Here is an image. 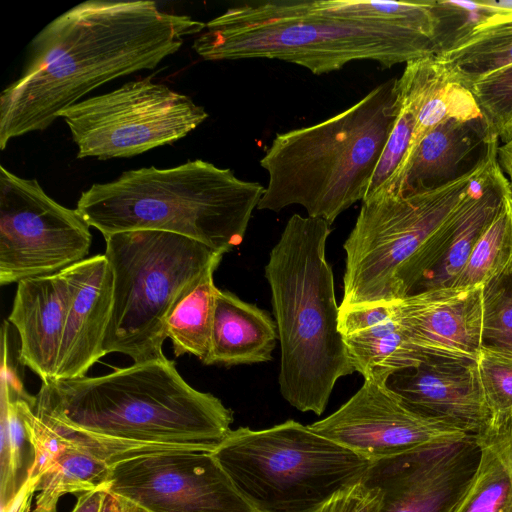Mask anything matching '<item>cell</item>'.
Segmentation results:
<instances>
[{
	"mask_svg": "<svg viewBox=\"0 0 512 512\" xmlns=\"http://www.w3.org/2000/svg\"><path fill=\"white\" fill-rule=\"evenodd\" d=\"M490 131L503 143L512 138V64L469 87Z\"/></svg>",
	"mask_w": 512,
	"mask_h": 512,
	"instance_id": "obj_29",
	"label": "cell"
},
{
	"mask_svg": "<svg viewBox=\"0 0 512 512\" xmlns=\"http://www.w3.org/2000/svg\"><path fill=\"white\" fill-rule=\"evenodd\" d=\"M64 270L69 297L54 380L86 376L106 355L103 345L113 303V275L104 254Z\"/></svg>",
	"mask_w": 512,
	"mask_h": 512,
	"instance_id": "obj_17",
	"label": "cell"
},
{
	"mask_svg": "<svg viewBox=\"0 0 512 512\" xmlns=\"http://www.w3.org/2000/svg\"><path fill=\"white\" fill-rule=\"evenodd\" d=\"M107 494L108 486L82 493L72 512H102Z\"/></svg>",
	"mask_w": 512,
	"mask_h": 512,
	"instance_id": "obj_35",
	"label": "cell"
},
{
	"mask_svg": "<svg viewBox=\"0 0 512 512\" xmlns=\"http://www.w3.org/2000/svg\"><path fill=\"white\" fill-rule=\"evenodd\" d=\"M213 455L253 512H316L372 463L291 419L231 430Z\"/></svg>",
	"mask_w": 512,
	"mask_h": 512,
	"instance_id": "obj_8",
	"label": "cell"
},
{
	"mask_svg": "<svg viewBox=\"0 0 512 512\" xmlns=\"http://www.w3.org/2000/svg\"><path fill=\"white\" fill-rule=\"evenodd\" d=\"M265 186L196 159L144 167L83 191L76 210L103 237L138 230L174 233L224 254L239 246Z\"/></svg>",
	"mask_w": 512,
	"mask_h": 512,
	"instance_id": "obj_5",
	"label": "cell"
},
{
	"mask_svg": "<svg viewBox=\"0 0 512 512\" xmlns=\"http://www.w3.org/2000/svg\"><path fill=\"white\" fill-rule=\"evenodd\" d=\"M130 506L108 491L102 512H128Z\"/></svg>",
	"mask_w": 512,
	"mask_h": 512,
	"instance_id": "obj_38",
	"label": "cell"
},
{
	"mask_svg": "<svg viewBox=\"0 0 512 512\" xmlns=\"http://www.w3.org/2000/svg\"><path fill=\"white\" fill-rule=\"evenodd\" d=\"M90 226L46 194L36 179L0 166V284L60 272L86 259Z\"/></svg>",
	"mask_w": 512,
	"mask_h": 512,
	"instance_id": "obj_11",
	"label": "cell"
},
{
	"mask_svg": "<svg viewBox=\"0 0 512 512\" xmlns=\"http://www.w3.org/2000/svg\"><path fill=\"white\" fill-rule=\"evenodd\" d=\"M396 94L397 103L409 107L416 120L406 159L421 139L441 122L482 116L470 90L436 55L407 62L402 75L396 79Z\"/></svg>",
	"mask_w": 512,
	"mask_h": 512,
	"instance_id": "obj_21",
	"label": "cell"
},
{
	"mask_svg": "<svg viewBox=\"0 0 512 512\" xmlns=\"http://www.w3.org/2000/svg\"><path fill=\"white\" fill-rule=\"evenodd\" d=\"M480 165L436 189L407 194L378 190L361 201L343 245L340 308L393 302L427 278L446 251L454 208Z\"/></svg>",
	"mask_w": 512,
	"mask_h": 512,
	"instance_id": "obj_7",
	"label": "cell"
},
{
	"mask_svg": "<svg viewBox=\"0 0 512 512\" xmlns=\"http://www.w3.org/2000/svg\"><path fill=\"white\" fill-rule=\"evenodd\" d=\"M507 11L493 0H433L435 55L447 52L477 27Z\"/></svg>",
	"mask_w": 512,
	"mask_h": 512,
	"instance_id": "obj_28",
	"label": "cell"
},
{
	"mask_svg": "<svg viewBox=\"0 0 512 512\" xmlns=\"http://www.w3.org/2000/svg\"><path fill=\"white\" fill-rule=\"evenodd\" d=\"M498 161L507 176L510 194L512 197V138L498 148Z\"/></svg>",
	"mask_w": 512,
	"mask_h": 512,
	"instance_id": "obj_37",
	"label": "cell"
},
{
	"mask_svg": "<svg viewBox=\"0 0 512 512\" xmlns=\"http://www.w3.org/2000/svg\"><path fill=\"white\" fill-rule=\"evenodd\" d=\"M128 512H143V511H141V510H139V509H135V508H133V507H131V506H130V509H129V511H128Z\"/></svg>",
	"mask_w": 512,
	"mask_h": 512,
	"instance_id": "obj_39",
	"label": "cell"
},
{
	"mask_svg": "<svg viewBox=\"0 0 512 512\" xmlns=\"http://www.w3.org/2000/svg\"><path fill=\"white\" fill-rule=\"evenodd\" d=\"M278 339L276 323L265 310L229 291L217 290L211 348L205 365L268 362Z\"/></svg>",
	"mask_w": 512,
	"mask_h": 512,
	"instance_id": "obj_22",
	"label": "cell"
},
{
	"mask_svg": "<svg viewBox=\"0 0 512 512\" xmlns=\"http://www.w3.org/2000/svg\"><path fill=\"white\" fill-rule=\"evenodd\" d=\"M330 226L292 215L265 266L281 347L280 392L297 410L316 415L325 411L337 380L355 372L326 259Z\"/></svg>",
	"mask_w": 512,
	"mask_h": 512,
	"instance_id": "obj_4",
	"label": "cell"
},
{
	"mask_svg": "<svg viewBox=\"0 0 512 512\" xmlns=\"http://www.w3.org/2000/svg\"><path fill=\"white\" fill-rule=\"evenodd\" d=\"M37 482L38 480L27 479L2 512H31V503L36 493Z\"/></svg>",
	"mask_w": 512,
	"mask_h": 512,
	"instance_id": "obj_36",
	"label": "cell"
},
{
	"mask_svg": "<svg viewBox=\"0 0 512 512\" xmlns=\"http://www.w3.org/2000/svg\"><path fill=\"white\" fill-rule=\"evenodd\" d=\"M436 56L468 89L483 77L511 65L512 11L482 24L450 50Z\"/></svg>",
	"mask_w": 512,
	"mask_h": 512,
	"instance_id": "obj_23",
	"label": "cell"
},
{
	"mask_svg": "<svg viewBox=\"0 0 512 512\" xmlns=\"http://www.w3.org/2000/svg\"><path fill=\"white\" fill-rule=\"evenodd\" d=\"M397 115L392 78L322 122L277 133L260 159L268 184L257 208L300 205L331 225L365 197Z\"/></svg>",
	"mask_w": 512,
	"mask_h": 512,
	"instance_id": "obj_6",
	"label": "cell"
},
{
	"mask_svg": "<svg viewBox=\"0 0 512 512\" xmlns=\"http://www.w3.org/2000/svg\"><path fill=\"white\" fill-rule=\"evenodd\" d=\"M483 286L427 289L392 302L410 343L425 357L477 362Z\"/></svg>",
	"mask_w": 512,
	"mask_h": 512,
	"instance_id": "obj_15",
	"label": "cell"
},
{
	"mask_svg": "<svg viewBox=\"0 0 512 512\" xmlns=\"http://www.w3.org/2000/svg\"><path fill=\"white\" fill-rule=\"evenodd\" d=\"M476 363L493 423L501 421L512 414V351L482 346Z\"/></svg>",
	"mask_w": 512,
	"mask_h": 512,
	"instance_id": "obj_30",
	"label": "cell"
},
{
	"mask_svg": "<svg viewBox=\"0 0 512 512\" xmlns=\"http://www.w3.org/2000/svg\"><path fill=\"white\" fill-rule=\"evenodd\" d=\"M35 397L41 420L111 467L155 453L213 452L233 422L231 409L190 386L166 357L45 382Z\"/></svg>",
	"mask_w": 512,
	"mask_h": 512,
	"instance_id": "obj_2",
	"label": "cell"
},
{
	"mask_svg": "<svg viewBox=\"0 0 512 512\" xmlns=\"http://www.w3.org/2000/svg\"><path fill=\"white\" fill-rule=\"evenodd\" d=\"M112 467L89 451L69 443L38 479L33 512H56L59 499L108 486Z\"/></svg>",
	"mask_w": 512,
	"mask_h": 512,
	"instance_id": "obj_26",
	"label": "cell"
},
{
	"mask_svg": "<svg viewBox=\"0 0 512 512\" xmlns=\"http://www.w3.org/2000/svg\"><path fill=\"white\" fill-rule=\"evenodd\" d=\"M482 346L512 351V272L483 286Z\"/></svg>",
	"mask_w": 512,
	"mask_h": 512,
	"instance_id": "obj_31",
	"label": "cell"
},
{
	"mask_svg": "<svg viewBox=\"0 0 512 512\" xmlns=\"http://www.w3.org/2000/svg\"><path fill=\"white\" fill-rule=\"evenodd\" d=\"M221 260L206 269L168 316L166 337L172 342L175 357L192 354L204 364L208 359L218 290L214 284V272Z\"/></svg>",
	"mask_w": 512,
	"mask_h": 512,
	"instance_id": "obj_24",
	"label": "cell"
},
{
	"mask_svg": "<svg viewBox=\"0 0 512 512\" xmlns=\"http://www.w3.org/2000/svg\"><path fill=\"white\" fill-rule=\"evenodd\" d=\"M206 23L164 12L152 1L90 0L45 26L32 40L20 76L0 94V149L49 127L97 87L151 70Z\"/></svg>",
	"mask_w": 512,
	"mask_h": 512,
	"instance_id": "obj_1",
	"label": "cell"
},
{
	"mask_svg": "<svg viewBox=\"0 0 512 512\" xmlns=\"http://www.w3.org/2000/svg\"><path fill=\"white\" fill-rule=\"evenodd\" d=\"M339 331L354 370L363 378H390L426 358L408 340L392 302L340 308Z\"/></svg>",
	"mask_w": 512,
	"mask_h": 512,
	"instance_id": "obj_20",
	"label": "cell"
},
{
	"mask_svg": "<svg viewBox=\"0 0 512 512\" xmlns=\"http://www.w3.org/2000/svg\"><path fill=\"white\" fill-rule=\"evenodd\" d=\"M414 412L479 436L493 423L476 362L426 357L387 382Z\"/></svg>",
	"mask_w": 512,
	"mask_h": 512,
	"instance_id": "obj_16",
	"label": "cell"
},
{
	"mask_svg": "<svg viewBox=\"0 0 512 512\" xmlns=\"http://www.w3.org/2000/svg\"><path fill=\"white\" fill-rule=\"evenodd\" d=\"M65 270L17 283L8 321L16 328L19 361L42 383L56 376L68 305Z\"/></svg>",
	"mask_w": 512,
	"mask_h": 512,
	"instance_id": "obj_19",
	"label": "cell"
},
{
	"mask_svg": "<svg viewBox=\"0 0 512 512\" xmlns=\"http://www.w3.org/2000/svg\"><path fill=\"white\" fill-rule=\"evenodd\" d=\"M36 397L22 398L21 408L34 459L27 479L38 480L59 458L69 443L41 420L34 411Z\"/></svg>",
	"mask_w": 512,
	"mask_h": 512,
	"instance_id": "obj_33",
	"label": "cell"
},
{
	"mask_svg": "<svg viewBox=\"0 0 512 512\" xmlns=\"http://www.w3.org/2000/svg\"><path fill=\"white\" fill-rule=\"evenodd\" d=\"M64 119L77 158H127L171 144L196 129L208 113L190 97L142 78L66 108Z\"/></svg>",
	"mask_w": 512,
	"mask_h": 512,
	"instance_id": "obj_10",
	"label": "cell"
},
{
	"mask_svg": "<svg viewBox=\"0 0 512 512\" xmlns=\"http://www.w3.org/2000/svg\"><path fill=\"white\" fill-rule=\"evenodd\" d=\"M495 138L483 116L447 119L421 139L395 178L379 190L407 194L442 187L476 169Z\"/></svg>",
	"mask_w": 512,
	"mask_h": 512,
	"instance_id": "obj_18",
	"label": "cell"
},
{
	"mask_svg": "<svg viewBox=\"0 0 512 512\" xmlns=\"http://www.w3.org/2000/svg\"><path fill=\"white\" fill-rule=\"evenodd\" d=\"M108 491L143 512H253L213 452L172 451L119 462Z\"/></svg>",
	"mask_w": 512,
	"mask_h": 512,
	"instance_id": "obj_12",
	"label": "cell"
},
{
	"mask_svg": "<svg viewBox=\"0 0 512 512\" xmlns=\"http://www.w3.org/2000/svg\"><path fill=\"white\" fill-rule=\"evenodd\" d=\"M205 60L277 59L321 75L357 60L385 68L435 54L433 40L412 28L359 20L333 0H266L229 8L193 43Z\"/></svg>",
	"mask_w": 512,
	"mask_h": 512,
	"instance_id": "obj_3",
	"label": "cell"
},
{
	"mask_svg": "<svg viewBox=\"0 0 512 512\" xmlns=\"http://www.w3.org/2000/svg\"><path fill=\"white\" fill-rule=\"evenodd\" d=\"M477 436L372 461L364 478L383 491L379 512H453L477 471Z\"/></svg>",
	"mask_w": 512,
	"mask_h": 512,
	"instance_id": "obj_14",
	"label": "cell"
},
{
	"mask_svg": "<svg viewBox=\"0 0 512 512\" xmlns=\"http://www.w3.org/2000/svg\"><path fill=\"white\" fill-rule=\"evenodd\" d=\"M382 501V489L363 477L359 483L336 494L316 512H379Z\"/></svg>",
	"mask_w": 512,
	"mask_h": 512,
	"instance_id": "obj_34",
	"label": "cell"
},
{
	"mask_svg": "<svg viewBox=\"0 0 512 512\" xmlns=\"http://www.w3.org/2000/svg\"><path fill=\"white\" fill-rule=\"evenodd\" d=\"M397 105V118L382 150L364 198L388 185L397 175L407 157L416 122L415 114L409 107L398 103Z\"/></svg>",
	"mask_w": 512,
	"mask_h": 512,
	"instance_id": "obj_32",
	"label": "cell"
},
{
	"mask_svg": "<svg viewBox=\"0 0 512 512\" xmlns=\"http://www.w3.org/2000/svg\"><path fill=\"white\" fill-rule=\"evenodd\" d=\"M388 379L383 375L364 378L346 403L309 428L370 461L469 436L408 408L388 387Z\"/></svg>",
	"mask_w": 512,
	"mask_h": 512,
	"instance_id": "obj_13",
	"label": "cell"
},
{
	"mask_svg": "<svg viewBox=\"0 0 512 512\" xmlns=\"http://www.w3.org/2000/svg\"><path fill=\"white\" fill-rule=\"evenodd\" d=\"M104 239L113 275L105 354L122 353L134 363L165 358L162 347L170 312L223 254L163 231H126Z\"/></svg>",
	"mask_w": 512,
	"mask_h": 512,
	"instance_id": "obj_9",
	"label": "cell"
},
{
	"mask_svg": "<svg viewBox=\"0 0 512 512\" xmlns=\"http://www.w3.org/2000/svg\"><path fill=\"white\" fill-rule=\"evenodd\" d=\"M2 374L1 512L26 482L34 459L21 408L22 398L28 393L5 363Z\"/></svg>",
	"mask_w": 512,
	"mask_h": 512,
	"instance_id": "obj_25",
	"label": "cell"
},
{
	"mask_svg": "<svg viewBox=\"0 0 512 512\" xmlns=\"http://www.w3.org/2000/svg\"><path fill=\"white\" fill-rule=\"evenodd\" d=\"M512 272V197L509 193L451 286H484Z\"/></svg>",
	"mask_w": 512,
	"mask_h": 512,
	"instance_id": "obj_27",
	"label": "cell"
}]
</instances>
